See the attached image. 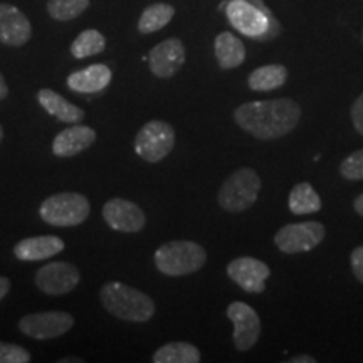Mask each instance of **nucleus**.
Instances as JSON below:
<instances>
[{
  "mask_svg": "<svg viewBox=\"0 0 363 363\" xmlns=\"http://www.w3.org/2000/svg\"><path fill=\"white\" fill-rule=\"evenodd\" d=\"M299 118L301 106L289 98L244 103L234 111V120L239 128L262 142L289 135L298 126Z\"/></svg>",
  "mask_w": 363,
  "mask_h": 363,
  "instance_id": "obj_1",
  "label": "nucleus"
},
{
  "mask_svg": "<svg viewBox=\"0 0 363 363\" xmlns=\"http://www.w3.org/2000/svg\"><path fill=\"white\" fill-rule=\"evenodd\" d=\"M99 296L106 311L120 320L143 323L155 315V303L152 301V298L120 281L104 284Z\"/></svg>",
  "mask_w": 363,
  "mask_h": 363,
  "instance_id": "obj_2",
  "label": "nucleus"
},
{
  "mask_svg": "<svg viewBox=\"0 0 363 363\" xmlns=\"http://www.w3.org/2000/svg\"><path fill=\"white\" fill-rule=\"evenodd\" d=\"M206 262V249L194 240H172L155 251V266L165 276L194 274Z\"/></svg>",
  "mask_w": 363,
  "mask_h": 363,
  "instance_id": "obj_3",
  "label": "nucleus"
},
{
  "mask_svg": "<svg viewBox=\"0 0 363 363\" xmlns=\"http://www.w3.org/2000/svg\"><path fill=\"white\" fill-rule=\"evenodd\" d=\"M261 190V177L256 170L242 167L235 170L227 179L217 195V202L230 214H240V212L251 208L257 201Z\"/></svg>",
  "mask_w": 363,
  "mask_h": 363,
  "instance_id": "obj_4",
  "label": "nucleus"
},
{
  "mask_svg": "<svg viewBox=\"0 0 363 363\" xmlns=\"http://www.w3.org/2000/svg\"><path fill=\"white\" fill-rule=\"evenodd\" d=\"M89 208V201L84 195L65 192L45 199L39 207V216L51 225L72 227L83 224L88 219Z\"/></svg>",
  "mask_w": 363,
  "mask_h": 363,
  "instance_id": "obj_5",
  "label": "nucleus"
},
{
  "mask_svg": "<svg viewBox=\"0 0 363 363\" xmlns=\"http://www.w3.org/2000/svg\"><path fill=\"white\" fill-rule=\"evenodd\" d=\"M175 147V131L162 120H152L138 131L135 138V152L145 162H162Z\"/></svg>",
  "mask_w": 363,
  "mask_h": 363,
  "instance_id": "obj_6",
  "label": "nucleus"
},
{
  "mask_svg": "<svg viewBox=\"0 0 363 363\" xmlns=\"http://www.w3.org/2000/svg\"><path fill=\"white\" fill-rule=\"evenodd\" d=\"M225 13L234 29L247 38L262 39L269 30V22H272L269 11L262 6L261 0L257 6L256 0H230L227 2Z\"/></svg>",
  "mask_w": 363,
  "mask_h": 363,
  "instance_id": "obj_7",
  "label": "nucleus"
},
{
  "mask_svg": "<svg viewBox=\"0 0 363 363\" xmlns=\"http://www.w3.org/2000/svg\"><path fill=\"white\" fill-rule=\"evenodd\" d=\"M326 229L321 222L308 220L298 224H286L274 235V244L281 252H310L323 242Z\"/></svg>",
  "mask_w": 363,
  "mask_h": 363,
  "instance_id": "obj_8",
  "label": "nucleus"
},
{
  "mask_svg": "<svg viewBox=\"0 0 363 363\" xmlns=\"http://www.w3.org/2000/svg\"><path fill=\"white\" fill-rule=\"evenodd\" d=\"M74 325V318L66 311H40L27 315L19 321L22 333L34 340H51L67 333Z\"/></svg>",
  "mask_w": 363,
  "mask_h": 363,
  "instance_id": "obj_9",
  "label": "nucleus"
},
{
  "mask_svg": "<svg viewBox=\"0 0 363 363\" xmlns=\"http://www.w3.org/2000/svg\"><path fill=\"white\" fill-rule=\"evenodd\" d=\"M81 274L74 264L66 261L49 262L35 272V286L40 291L51 296L71 293L79 284Z\"/></svg>",
  "mask_w": 363,
  "mask_h": 363,
  "instance_id": "obj_10",
  "label": "nucleus"
},
{
  "mask_svg": "<svg viewBox=\"0 0 363 363\" xmlns=\"http://www.w3.org/2000/svg\"><path fill=\"white\" fill-rule=\"evenodd\" d=\"M227 318L234 325V345L239 352H249L261 337V320L256 310L242 301L227 306Z\"/></svg>",
  "mask_w": 363,
  "mask_h": 363,
  "instance_id": "obj_11",
  "label": "nucleus"
},
{
  "mask_svg": "<svg viewBox=\"0 0 363 363\" xmlns=\"http://www.w3.org/2000/svg\"><path fill=\"white\" fill-rule=\"evenodd\" d=\"M227 276L246 293L261 294L266 289V279L271 276V269L256 257L242 256L229 262Z\"/></svg>",
  "mask_w": 363,
  "mask_h": 363,
  "instance_id": "obj_12",
  "label": "nucleus"
},
{
  "mask_svg": "<svg viewBox=\"0 0 363 363\" xmlns=\"http://www.w3.org/2000/svg\"><path fill=\"white\" fill-rule=\"evenodd\" d=\"M103 217L111 229L120 230V233H140L147 224V217L142 208L120 197L111 199L104 203Z\"/></svg>",
  "mask_w": 363,
  "mask_h": 363,
  "instance_id": "obj_13",
  "label": "nucleus"
},
{
  "mask_svg": "<svg viewBox=\"0 0 363 363\" xmlns=\"http://www.w3.org/2000/svg\"><path fill=\"white\" fill-rule=\"evenodd\" d=\"M185 62V48L184 43L177 38L165 39L148 54L150 71L157 78L167 79L175 76Z\"/></svg>",
  "mask_w": 363,
  "mask_h": 363,
  "instance_id": "obj_14",
  "label": "nucleus"
},
{
  "mask_svg": "<svg viewBox=\"0 0 363 363\" xmlns=\"http://www.w3.org/2000/svg\"><path fill=\"white\" fill-rule=\"evenodd\" d=\"M33 35V26L21 9L0 4V43L21 48Z\"/></svg>",
  "mask_w": 363,
  "mask_h": 363,
  "instance_id": "obj_15",
  "label": "nucleus"
},
{
  "mask_svg": "<svg viewBox=\"0 0 363 363\" xmlns=\"http://www.w3.org/2000/svg\"><path fill=\"white\" fill-rule=\"evenodd\" d=\"M96 142V133L91 126L86 125H76L71 128L62 130L61 133L56 135L52 142V153L56 157L66 158L79 155L86 148Z\"/></svg>",
  "mask_w": 363,
  "mask_h": 363,
  "instance_id": "obj_16",
  "label": "nucleus"
},
{
  "mask_svg": "<svg viewBox=\"0 0 363 363\" xmlns=\"http://www.w3.org/2000/svg\"><path fill=\"white\" fill-rule=\"evenodd\" d=\"M62 249H65V240L57 235H38L17 242L13 247V256L26 262L44 261L56 256Z\"/></svg>",
  "mask_w": 363,
  "mask_h": 363,
  "instance_id": "obj_17",
  "label": "nucleus"
},
{
  "mask_svg": "<svg viewBox=\"0 0 363 363\" xmlns=\"http://www.w3.org/2000/svg\"><path fill=\"white\" fill-rule=\"evenodd\" d=\"M111 83V69L106 65H93L76 71L67 78V86L76 93H99Z\"/></svg>",
  "mask_w": 363,
  "mask_h": 363,
  "instance_id": "obj_18",
  "label": "nucleus"
},
{
  "mask_svg": "<svg viewBox=\"0 0 363 363\" xmlns=\"http://www.w3.org/2000/svg\"><path fill=\"white\" fill-rule=\"evenodd\" d=\"M38 101L49 115L57 118L62 123H81L84 120V111L74 104L66 101L56 91L44 88L38 93Z\"/></svg>",
  "mask_w": 363,
  "mask_h": 363,
  "instance_id": "obj_19",
  "label": "nucleus"
},
{
  "mask_svg": "<svg viewBox=\"0 0 363 363\" xmlns=\"http://www.w3.org/2000/svg\"><path fill=\"white\" fill-rule=\"evenodd\" d=\"M214 52L222 69L239 67L246 59V48L242 40L230 33H220L214 40Z\"/></svg>",
  "mask_w": 363,
  "mask_h": 363,
  "instance_id": "obj_20",
  "label": "nucleus"
},
{
  "mask_svg": "<svg viewBox=\"0 0 363 363\" xmlns=\"http://www.w3.org/2000/svg\"><path fill=\"white\" fill-rule=\"evenodd\" d=\"M288 206L294 216L315 214L321 208V199L310 182H299L289 192Z\"/></svg>",
  "mask_w": 363,
  "mask_h": 363,
  "instance_id": "obj_21",
  "label": "nucleus"
},
{
  "mask_svg": "<svg viewBox=\"0 0 363 363\" xmlns=\"http://www.w3.org/2000/svg\"><path fill=\"white\" fill-rule=\"evenodd\" d=\"M155 363H199L202 360L201 350L187 342H172L163 345L153 353Z\"/></svg>",
  "mask_w": 363,
  "mask_h": 363,
  "instance_id": "obj_22",
  "label": "nucleus"
},
{
  "mask_svg": "<svg viewBox=\"0 0 363 363\" xmlns=\"http://www.w3.org/2000/svg\"><path fill=\"white\" fill-rule=\"evenodd\" d=\"M288 69L283 65H267L254 69L247 78V86L252 91H272L284 86Z\"/></svg>",
  "mask_w": 363,
  "mask_h": 363,
  "instance_id": "obj_23",
  "label": "nucleus"
},
{
  "mask_svg": "<svg viewBox=\"0 0 363 363\" xmlns=\"http://www.w3.org/2000/svg\"><path fill=\"white\" fill-rule=\"evenodd\" d=\"M175 9L170 4H152L145 9L138 21V30L142 34H153L174 19Z\"/></svg>",
  "mask_w": 363,
  "mask_h": 363,
  "instance_id": "obj_24",
  "label": "nucleus"
},
{
  "mask_svg": "<svg viewBox=\"0 0 363 363\" xmlns=\"http://www.w3.org/2000/svg\"><path fill=\"white\" fill-rule=\"evenodd\" d=\"M104 48H106L104 35L96 29H88L83 30L71 44V54L76 59H84L103 52Z\"/></svg>",
  "mask_w": 363,
  "mask_h": 363,
  "instance_id": "obj_25",
  "label": "nucleus"
},
{
  "mask_svg": "<svg viewBox=\"0 0 363 363\" xmlns=\"http://www.w3.org/2000/svg\"><path fill=\"white\" fill-rule=\"evenodd\" d=\"M91 0H49L48 12L54 21H72L89 7Z\"/></svg>",
  "mask_w": 363,
  "mask_h": 363,
  "instance_id": "obj_26",
  "label": "nucleus"
},
{
  "mask_svg": "<svg viewBox=\"0 0 363 363\" xmlns=\"http://www.w3.org/2000/svg\"><path fill=\"white\" fill-rule=\"evenodd\" d=\"M340 175L350 182L363 180V148L350 153L340 163Z\"/></svg>",
  "mask_w": 363,
  "mask_h": 363,
  "instance_id": "obj_27",
  "label": "nucleus"
},
{
  "mask_svg": "<svg viewBox=\"0 0 363 363\" xmlns=\"http://www.w3.org/2000/svg\"><path fill=\"white\" fill-rule=\"evenodd\" d=\"M30 353L19 345L0 342V363H29Z\"/></svg>",
  "mask_w": 363,
  "mask_h": 363,
  "instance_id": "obj_28",
  "label": "nucleus"
},
{
  "mask_svg": "<svg viewBox=\"0 0 363 363\" xmlns=\"http://www.w3.org/2000/svg\"><path fill=\"white\" fill-rule=\"evenodd\" d=\"M350 116H352L355 130L363 136V93L355 99V101H353Z\"/></svg>",
  "mask_w": 363,
  "mask_h": 363,
  "instance_id": "obj_29",
  "label": "nucleus"
},
{
  "mask_svg": "<svg viewBox=\"0 0 363 363\" xmlns=\"http://www.w3.org/2000/svg\"><path fill=\"white\" fill-rule=\"evenodd\" d=\"M350 266L353 276L363 283V246H358L350 254Z\"/></svg>",
  "mask_w": 363,
  "mask_h": 363,
  "instance_id": "obj_30",
  "label": "nucleus"
},
{
  "mask_svg": "<svg viewBox=\"0 0 363 363\" xmlns=\"http://www.w3.org/2000/svg\"><path fill=\"white\" fill-rule=\"evenodd\" d=\"M9 289H11V281H9V278H4V276H0V301L6 298Z\"/></svg>",
  "mask_w": 363,
  "mask_h": 363,
  "instance_id": "obj_31",
  "label": "nucleus"
},
{
  "mask_svg": "<svg viewBox=\"0 0 363 363\" xmlns=\"http://www.w3.org/2000/svg\"><path fill=\"white\" fill-rule=\"evenodd\" d=\"M353 208H355V212L358 216L363 217V194L358 195L355 201H353Z\"/></svg>",
  "mask_w": 363,
  "mask_h": 363,
  "instance_id": "obj_32",
  "label": "nucleus"
},
{
  "mask_svg": "<svg viewBox=\"0 0 363 363\" xmlns=\"http://www.w3.org/2000/svg\"><path fill=\"white\" fill-rule=\"evenodd\" d=\"M289 363H316V360L310 355H301L296 358H289Z\"/></svg>",
  "mask_w": 363,
  "mask_h": 363,
  "instance_id": "obj_33",
  "label": "nucleus"
},
{
  "mask_svg": "<svg viewBox=\"0 0 363 363\" xmlns=\"http://www.w3.org/2000/svg\"><path fill=\"white\" fill-rule=\"evenodd\" d=\"M7 94H9V86L6 83V79H4L2 72H0V99L7 98Z\"/></svg>",
  "mask_w": 363,
  "mask_h": 363,
  "instance_id": "obj_34",
  "label": "nucleus"
},
{
  "mask_svg": "<svg viewBox=\"0 0 363 363\" xmlns=\"http://www.w3.org/2000/svg\"><path fill=\"white\" fill-rule=\"evenodd\" d=\"M69 362H83L81 358H62V360H59V363H69Z\"/></svg>",
  "mask_w": 363,
  "mask_h": 363,
  "instance_id": "obj_35",
  "label": "nucleus"
},
{
  "mask_svg": "<svg viewBox=\"0 0 363 363\" xmlns=\"http://www.w3.org/2000/svg\"><path fill=\"white\" fill-rule=\"evenodd\" d=\"M2 138H4V131H2V126H0V142H2Z\"/></svg>",
  "mask_w": 363,
  "mask_h": 363,
  "instance_id": "obj_36",
  "label": "nucleus"
}]
</instances>
